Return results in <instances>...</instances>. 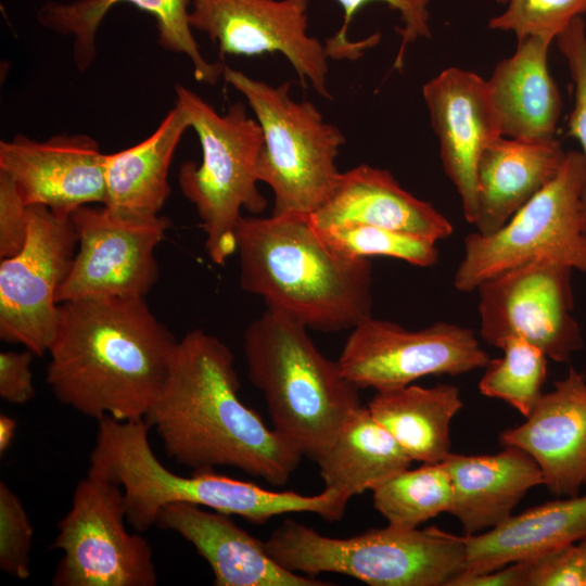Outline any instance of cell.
Segmentation results:
<instances>
[{"label": "cell", "mask_w": 586, "mask_h": 586, "mask_svg": "<svg viewBox=\"0 0 586 586\" xmlns=\"http://www.w3.org/2000/svg\"><path fill=\"white\" fill-rule=\"evenodd\" d=\"M314 228L326 244L349 257L385 256L419 267H431L438 260L436 242L421 235L359 224Z\"/></svg>", "instance_id": "obj_31"}, {"label": "cell", "mask_w": 586, "mask_h": 586, "mask_svg": "<svg viewBox=\"0 0 586 586\" xmlns=\"http://www.w3.org/2000/svg\"><path fill=\"white\" fill-rule=\"evenodd\" d=\"M586 157L566 151L558 175L499 230L469 233L454 286L470 293L485 280L548 258L586 273Z\"/></svg>", "instance_id": "obj_9"}, {"label": "cell", "mask_w": 586, "mask_h": 586, "mask_svg": "<svg viewBox=\"0 0 586 586\" xmlns=\"http://www.w3.org/2000/svg\"><path fill=\"white\" fill-rule=\"evenodd\" d=\"M17 423L16 420L8 415H0V455H3L11 446Z\"/></svg>", "instance_id": "obj_40"}, {"label": "cell", "mask_w": 586, "mask_h": 586, "mask_svg": "<svg viewBox=\"0 0 586 586\" xmlns=\"http://www.w3.org/2000/svg\"><path fill=\"white\" fill-rule=\"evenodd\" d=\"M105 153L87 135H56L36 141L23 135L0 142V173L14 183L23 202L71 215L104 204Z\"/></svg>", "instance_id": "obj_16"}, {"label": "cell", "mask_w": 586, "mask_h": 586, "mask_svg": "<svg viewBox=\"0 0 586 586\" xmlns=\"http://www.w3.org/2000/svg\"><path fill=\"white\" fill-rule=\"evenodd\" d=\"M573 270L540 258L482 282L476 289L481 337L498 348L508 340L521 339L548 359L569 361L584 346L573 316Z\"/></svg>", "instance_id": "obj_11"}, {"label": "cell", "mask_w": 586, "mask_h": 586, "mask_svg": "<svg viewBox=\"0 0 586 586\" xmlns=\"http://www.w3.org/2000/svg\"><path fill=\"white\" fill-rule=\"evenodd\" d=\"M506 10L492 17L493 30L513 33L518 39L538 36L556 40L576 17L586 14V0H496Z\"/></svg>", "instance_id": "obj_33"}, {"label": "cell", "mask_w": 586, "mask_h": 586, "mask_svg": "<svg viewBox=\"0 0 586 586\" xmlns=\"http://www.w3.org/2000/svg\"><path fill=\"white\" fill-rule=\"evenodd\" d=\"M130 3L155 18L160 46L184 54L200 82L214 85L225 65L207 61L200 51L189 22L192 0H73L51 1L38 11L39 23L59 34L74 37V60L85 71L95 56V35L106 13L116 4Z\"/></svg>", "instance_id": "obj_24"}, {"label": "cell", "mask_w": 586, "mask_h": 586, "mask_svg": "<svg viewBox=\"0 0 586 586\" xmlns=\"http://www.w3.org/2000/svg\"><path fill=\"white\" fill-rule=\"evenodd\" d=\"M33 356L27 348L24 352L0 353V397L4 402L23 405L34 398Z\"/></svg>", "instance_id": "obj_38"}, {"label": "cell", "mask_w": 586, "mask_h": 586, "mask_svg": "<svg viewBox=\"0 0 586 586\" xmlns=\"http://www.w3.org/2000/svg\"><path fill=\"white\" fill-rule=\"evenodd\" d=\"M463 539L466 573L493 571L578 544L586 540V495L544 502Z\"/></svg>", "instance_id": "obj_25"}, {"label": "cell", "mask_w": 586, "mask_h": 586, "mask_svg": "<svg viewBox=\"0 0 586 586\" xmlns=\"http://www.w3.org/2000/svg\"><path fill=\"white\" fill-rule=\"evenodd\" d=\"M222 78L245 98L262 128L257 176L272 191V215L308 218L337 186L343 132L314 103L293 100L290 82L272 86L229 66Z\"/></svg>", "instance_id": "obj_8"}, {"label": "cell", "mask_w": 586, "mask_h": 586, "mask_svg": "<svg viewBox=\"0 0 586 586\" xmlns=\"http://www.w3.org/2000/svg\"><path fill=\"white\" fill-rule=\"evenodd\" d=\"M412 460L394 437L359 406L344 420L332 442L317 459L324 488L348 500L408 469Z\"/></svg>", "instance_id": "obj_28"}, {"label": "cell", "mask_w": 586, "mask_h": 586, "mask_svg": "<svg viewBox=\"0 0 586 586\" xmlns=\"http://www.w3.org/2000/svg\"><path fill=\"white\" fill-rule=\"evenodd\" d=\"M489 359L470 328L436 321L412 331L370 316L351 329L337 361L359 390L383 392L426 375L468 373Z\"/></svg>", "instance_id": "obj_13"}, {"label": "cell", "mask_w": 586, "mask_h": 586, "mask_svg": "<svg viewBox=\"0 0 586 586\" xmlns=\"http://www.w3.org/2000/svg\"><path fill=\"white\" fill-rule=\"evenodd\" d=\"M156 525L180 535L207 562L215 586H328L315 576L286 570L268 553L265 542L239 527L229 514L174 502Z\"/></svg>", "instance_id": "obj_19"}, {"label": "cell", "mask_w": 586, "mask_h": 586, "mask_svg": "<svg viewBox=\"0 0 586 586\" xmlns=\"http://www.w3.org/2000/svg\"><path fill=\"white\" fill-rule=\"evenodd\" d=\"M234 357L202 329L186 333L144 418L168 457L194 470L232 467L282 486L303 456L239 396Z\"/></svg>", "instance_id": "obj_2"}, {"label": "cell", "mask_w": 586, "mask_h": 586, "mask_svg": "<svg viewBox=\"0 0 586 586\" xmlns=\"http://www.w3.org/2000/svg\"><path fill=\"white\" fill-rule=\"evenodd\" d=\"M34 530L27 512L10 486L0 482V569L20 579L30 576Z\"/></svg>", "instance_id": "obj_34"}, {"label": "cell", "mask_w": 586, "mask_h": 586, "mask_svg": "<svg viewBox=\"0 0 586 586\" xmlns=\"http://www.w3.org/2000/svg\"><path fill=\"white\" fill-rule=\"evenodd\" d=\"M123 488L89 473L76 485L51 548L62 552L54 586H154L151 545L126 528Z\"/></svg>", "instance_id": "obj_10"}, {"label": "cell", "mask_w": 586, "mask_h": 586, "mask_svg": "<svg viewBox=\"0 0 586 586\" xmlns=\"http://www.w3.org/2000/svg\"><path fill=\"white\" fill-rule=\"evenodd\" d=\"M24 246L0 264V337L36 356L48 353L56 334V293L69 273L78 235L71 215L28 206Z\"/></svg>", "instance_id": "obj_12"}, {"label": "cell", "mask_w": 586, "mask_h": 586, "mask_svg": "<svg viewBox=\"0 0 586 586\" xmlns=\"http://www.w3.org/2000/svg\"><path fill=\"white\" fill-rule=\"evenodd\" d=\"M149 430L144 420L120 421L104 417L98 420L89 458V473L123 488L127 523L137 532H145L156 524L160 511L174 502L238 515L254 524L291 512L315 513L334 522L346 511L349 500L330 488L316 495H303L266 489L213 470L176 474L154 454Z\"/></svg>", "instance_id": "obj_4"}, {"label": "cell", "mask_w": 586, "mask_h": 586, "mask_svg": "<svg viewBox=\"0 0 586 586\" xmlns=\"http://www.w3.org/2000/svg\"><path fill=\"white\" fill-rule=\"evenodd\" d=\"M176 103L199 138L200 164L184 162L178 173L182 194L193 204L205 233L211 260L224 265L235 253V229L241 209L257 215L267 200L257 188V163L264 144L263 131L247 115L242 102L218 114L199 94L176 86Z\"/></svg>", "instance_id": "obj_7"}, {"label": "cell", "mask_w": 586, "mask_h": 586, "mask_svg": "<svg viewBox=\"0 0 586 586\" xmlns=\"http://www.w3.org/2000/svg\"><path fill=\"white\" fill-rule=\"evenodd\" d=\"M188 128L187 115L176 103L143 141L105 154L106 199L103 205L114 215L128 219L160 216L170 194L168 171L173 156Z\"/></svg>", "instance_id": "obj_26"}, {"label": "cell", "mask_w": 586, "mask_h": 586, "mask_svg": "<svg viewBox=\"0 0 586 586\" xmlns=\"http://www.w3.org/2000/svg\"><path fill=\"white\" fill-rule=\"evenodd\" d=\"M578 547L582 553L583 568H584V586H586V540L578 543Z\"/></svg>", "instance_id": "obj_41"}, {"label": "cell", "mask_w": 586, "mask_h": 586, "mask_svg": "<svg viewBox=\"0 0 586 586\" xmlns=\"http://www.w3.org/2000/svg\"><path fill=\"white\" fill-rule=\"evenodd\" d=\"M373 506L387 524L415 528L449 512L453 485L444 461L405 469L372 491Z\"/></svg>", "instance_id": "obj_29"}, {"label": "cell", "mask_w": 586, "mask_h": 586, "mask_svg": "<svg viewBox=\"0 0 586 586\" xmlns=\"http://www.w3.org/2000/svg\"><path fill=\"white\" fill-rule=\"evenodd\" d=\"M525 574V562L518 561L483 573L461 572L448 583V586H524Z\"/></svg>", "instance_id": "obj_39"}, {"label": "cell", "mask_w": 586, "mask_h": 586, "mask_svg": "<svg viewBox=\"0 0 586 586\" xmlns=\"http://www.w3.org/2000/svg\"><path fill=\"white\" fill-rule=\"evenodd\" d=\"M235 253L241 288L307 329L351 330L372 316L370 259L334 251L308 218L242 216Z\"/></svg>", "instance_id": "obj_3"}, {"label": "cell", "mask_w": 586, "mask_h": 586, "mask_svg": "<svg viewBox=\"0 0 586 586\" xmlns=\"http://www.w3.org/2000/svg\"><path fill=\"white\" fill-rule=\"evenodd\" d=\"M499 348L504 355L489 359L479 390L484 396L508 403L526 418L544 393L548 358L521 339L508 340Z\"/></svg>", "instance_id": "obj_30"}, {"label": "cell", "mask_w": 586, "mask_h": 586, "mask_svg": "<svg viewBox=\"0 0 586 586\" xmlns=\"http://www.w3.org/2000/svg\"><path fill=\"white\" fill-rule=\"evenodd\" d=\"M565 156L558 139L526 141L501 136L491 142L476 169L475 231L491 234L505 226L558 175Z\"/></svg>", "instance_id": "obj_21"}, {"label": "cell", "mask_w": 586, "mask_h": 586, "mask_svg": "<svg viewBox=\"0 0 586 586\" xmlns=\"http://www.w3.org/2000/svg\"><path fill=\"white\" fill-rule=\"evenodd\" d=\"M445 174L460 196L466 220L476 212V169L485 148L501 137L486 80L450 66L422 87Z\"/></svg>", "instance_id": "obj_17"}, {"label": "cell", "mask_w": 586, "mask_h": 586, "mask_svg": "<svg viewBox=\"0 0 586 586\" xmlns=\"http://www.w3.org/2000/svg\"><path fill=\"white\" fill-rule=\"evenodd\" d=\"M71 218L78 235L68 276L58 303L84 297H144L157 282L155 249L170 227L164 216L128 219L104 205H84Z\"/></svg>", "instance_id": "obj_14"}, {"label": "cell", "mask_w": 586, "mask_h": 586, "mask_svg": "<svg viewBox=\"0 0 586 586\" xmlns=\"http://www.w3.org/2000/svg\"><path fill=\"white\" fill-rule=\"evenodd\" d=\"M28 206L12 180L0 173V258L16 254L28 234Z\"/></svg>", "instance_id": "obj_37"}, {"label": "cell", "mask_w": 586, "mask_h": 586, "mask_svg": "<svg viewBox=\"0 0 586 586\" xmlns=\"http://www.w3.org/2000/svg\"><path fill=\"white\" fill-rule=\"evenodd\" d=\"M463 403L453 384L377 392L367 407L412 461L436 463L450 451V423Z\"/></svg>", "instance_id": "obj_27"}, {"label": "cell", "mask_w": 586, "mask_h": 586, "mask_svg": "<svg viewBox=\"0 0 586 586\" xmlns=\"http://www.w3.org/2000/svg\"><path fill=\"white\" fill-rule=\"evenodd\" d=\"M265 546L289 571L309 576L343 574L370 586H448L462 572L466 559L463 536L436 526L387 524L339 538L286 519Z\"/></svg>", "instance_id": "obj_6"}, {"label": "cell", "mask_w": 586, "mask_h": 586, "mask_svg": "<svg viewBox=\"0 0 586 586\" xmlns=\"http://www.w3.org/2000/svg\"><path fill=\"white\" fill-rule=\"evenodd\" d=\"M310 1L192 0L189 22L218 46L220 55L282 54L303 86L332 99L324 42L308 35Z\"/></svg>", "instance_id": "obj_15"}, {"label": "cell", "mask_w": 586, "mask_h": 586, "mask_svg": "<svg viewBox=\"0 0 586 586\" xmlns=\"http://www.w3.org/2000/svg\"><path fill=\"white\" fill-rule=\"evenodd\" d=\"M307 330L267 308L246 327L243 349L249 378L264 395L272 429L316 462L361 402L359 388L339 361L322 355Z\"/></svg>", "instance_id": "obj_5"}, {"label": "cell", "mask_w": 586, "mask_h": 586, "mask_svg": "<svg viewBox=\"0 0 586 586\" xmlns=\"http://www.w3.org/2000/svg\"><path fill=\"white\" fill-rule=\"evenodd\" d=\"M308 219L317 228L359 224L435 242L454 232L451 222L442 213L406 191L390 170L367 164L341 173L331 196Z\"/></svg>", "instance_id": "obj_20"}, {"label": "cell", "mask_w": 586, "mask_h": 586, "mask_svg": "<svg viewBox=\"0 0 586 586\" xmlns=\"http://www.w3.org/2000/svg\"><path fill=\"white\" fill-rule=\"evenodd\" d=\"M524 586H584L578 544L557 548L527 560Z\"/></svg>", "instance_id": "obj_36"}, {"label": "cell", "mask_w": 586, "mask_h": 586, "mask_svg": "<svg viewBox=\"0 0 586 586\" xmlns=\"http://www.w3.org/2000/svg\"><path fill=\"white\" fill-rule=\"evenodd\" d=\"M566 61L574 86V104L569 116V133L578 140L586 157V27L583 16L574 18L556 38ZM586 212V190H585Z\"/></svg>", "instance_id": "obj_35"}, {"label": "cell", "mask_w": 586, "mask_h": 586, "mask_svg": "<svg viewBox=\"0 0 586 586\" xmlns=\"http://www.w3.org/2000/svg\"><path fill=\"white\" fill-rule=\"evenodd\" d=\"M343 11V22L340 29L324 40L329 59L357 60L364 52L380 42L381 35L372 34L362 40L351 41L348 27L355 15L366 4L382 1L399 14L402 25L397 27L400 44L393 67L400 69L404 64L407 48L419 39L431 38L430 10L432 0H334Z\"/></svg>", "instance_id": "obj_32"}, {"label": "cell", "mask_w": 586, "mask_h": 586, "mask_svg": "<svg viewBox=\"0 0 586 586\" xmlns=\"http://www.w3.org/2000/svg\"><path fill=\"white\" fill-rule=\"evenodd\" d=\"M444 462L453 485L448 513L458 519L466 535L499 525L527 491L544 485L536 461L515 446H504L494 455L450 453Z\"/></svg>", "instance_id": "obj_22"}, {"label": "cell", "mask_w": 586, "mask_h": 586, "mask_svg": "<svg viewBox=\"0 0 586 586\" xmlns=\"http://www.w3.org/2000/svg\"><path fill=\"white\" fill-rule=\"evenodd\" d=\"M502 446H515L538 464L544 485L561 497L586 486V375L570 367L543 393L526 420L500 434Z\"/></svg>", "instance_id": "obj_18"}, {"label": "cell", "mask_w": 586, "mask_h": 586, "mask_svg": "<svg viewBox=\"0 0 586 586\" xmlns=\"http://www.w3.org/2000/svg\"><path fill=\"white\" fill-rule=\"evenodd\" d=\"M177 344L144 297L66 301L48 351L47 383L60 403L87 417L144 420Z\"/></svg>", "instance_id": "obj_1"}, {"label": "cell", "mask_w": 586, "mask_h": 586, "mask_svg": "<svg viewBox=\"0 0 586 586\" xmlns=\"http://www.w3.org/2000/svg\"><path fill=\"white\" fill-rule=\"evenodd\" d=\"M552 41L538 36L518 39L514 53L498 62L486 80L502 137L557 139L562 99L548 67Z\"/></svg>", "instance_id": "obj_23"}]
</instances>
